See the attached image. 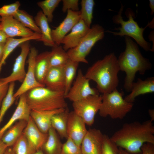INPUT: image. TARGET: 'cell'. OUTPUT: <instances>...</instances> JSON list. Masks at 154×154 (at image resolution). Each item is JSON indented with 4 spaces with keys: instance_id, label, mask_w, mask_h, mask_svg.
Instances as JSON below:
<instances>
[{
    "instance_id": "obj_1",
    "label": "cell",
    "mask_w": 154,
    "mask_h": 154,
    "mask_svg": "<svg viewBox=\"0 0 154 154\" xmlns=\"http://www.w3.org/2000/svg\"><path fill=\"white\" fill-rule=\"evenodd\" d=\"M119 147L131 154H141V148L145 143L154 144V126L148 120L142 122L125 123L110 137Z\"/></svg>"
},
{
    "instance_id": "obj_2",
    "label": "cell",
    "mask_w": 154,
    "mask_h": 154,
    "mask_svg": "<svg viewBox=\"0 0 154 154\" xmlns=\"http://www.w3.org/2000/svg\"><path fill=\"white\" fill-rule=\"evenodd\" d=\"M119 71L117 58L112 52L96 61L88 68L85 75L90 80L96 83L97 89L103 94L110 93L117 89Z\"/></svg>"
},
{
    "instance_id": "obj_3",
    "label": "cell",
    "mask_w": 154,
    "mask_h": 154,
    "mask_svg": "<svg viewBox=\"0 0 154 154\" xmlns=\"http://www.w3.org/2000/svg\"><path fill=\"white\" fill-rule=\"evenodd\" d=\"M126 44L125 50L121 53L117 61L120 71L126 74L123 87L127 92H130L136 74L139 72L144 75L151 68L149 60L142 54L137 43L127 36H125Z\"/></svg>"
},
{
    "instance_id": "obj_4",
    "label": "cell",
    "mask_w": 154,
    "mask_h": 154,
    "mask_svg": "<svg viewBox=\"0 0 154 154\" xmlns=\"http://www.w3.org/2000/svg\"><path fill=\"white\" fill-rule=\"evenodd\" d=\"M25 95L27 102L31 110L48 111L67 107L64 92L39 87L29 90Z\"/></svg>"
},
{
    "instance_id": "obj_5",
    "label": "cell",
    "mask_w": 154,
    "mask_h": 154,
    "mask_svg": "<svg viewBox=\"0 0 154 154\" xmlns=\"http://www.w3.org/2000/svg\"><path fill=\"white\" fill-rule=\"evenodd\" d=\"M121 5L118 13L114 15L112 18L113 22L117 24H120L121 27L115 28V30H119V32H114L107 31L106 32L111 33L115 36H127L133 38L137 44L145 51H151V44L144 38L143 33L147 27H140L137 22L134 19L135 17L134 12L130 9H127L125 12L128 19L125 21L122 16L124 6Z\"/></svg>"
},
{
    "instance_id": "obj_6",
    "label": "cell",
    "mask_w": 154,
    "mask_h": 154,
    "mask_svg": "<svg viewBox=\"0 0 154 154\" xmlns=\"http://www.w3.org/2000/svg\"><path fill=\"white\" fill-rule=\"evenodd\" d=\"M123 93L117 89L112 92L102 94V101L99 111L100 116L112 119H121L132 110L133 104L126 101L123 97Z\"/></svg>"
},
{
    "instance_id": "obj_7",
    "label": "cell",
    "mask_w": 154,
    "mask_h": 154,
    "mask_svg": "<svg viewBox=\"0 0 154 154\" xmlns=\"http://www.w3.org/2000/svg\"><path fill=\"white\" fill-rule=\"evenodd\" d=\"M105 32L104 29L100 25H92L78 45L67 51L69 59L79 63L88 64L86 56L95 44L103 38Z\"/></svg>"
},
{
    "instance_id": "obj_8",
    "label": "cell",
    "mask_w": 154,
    "mask_h": 154,
    "mask_svg": "<svg viewBox=\"0 0 154 154\" xmlns=\"http://www.w3.org/2000/svg\"><path fill=\"white\" fill-rule=\"evenodd\" d=\"M101 96L91 95L73 102L74 111L88 125L94 123L95 116L99 112L101 104Z\"/></svg>"
},
{
    "instance_id": "obj_9",
    "label": "cell",
    "mask_w": 154,
    "mask_h": 154,
    "mask_svg": "<svg viewBox=\"0 0 154 154\" xmlns=\"http://www.w3.org/2000/svg\"><path fill=\"white\" fill-rule=\"evenodd\" d=\"M90 81L83 74L82 70H78L75 80L65 96V98L73 102L90 96L99 95L100 92L97 89L90 86Z\"/></svg>"
},
{
    "instance_id": "obj_10",
    "label": "cell",
    "mask_w": 154,
    "mask_h": 154,
    "mask_svg": "<svg viewBox=\"0 0 154 154\" xmlns=\"http://www.w3.org/2000/svg\"><path fill=\"white\" fill-rule=\"evenodd\" d=\"M38 54L37 50L35 47L30 48L27 60L28 68L25 79L22 84L14 93L16 98L25 93L29 90L39 87H45L36 80L35 74V64L36 57Z\"/></svg>"
},
{
    "instance_id": "obj_11",
    "label": "cell",
    "mask_w": 154,
    "mask_h": 154,
    "mask_svg": "<svg viewBox=\"0 0 154 154\" xmlns=\"http://www.w3.org/2000/svg\"><path fill=\"white\" fill-rule=\"evenodd\" d=\"M19 46L21 48V52L15 60L11 73L8 76L0 79L4 83L9 84L16 81L22 83L25 77L26 60L31 48L29 42H25Z\"/></svg>"
},
{
    "instance_id": "obj_12",
    "label": "cell",
    "mask_w": 154,
    "mask_h": 154,
    "mask_svg": "<svg viewBox=\"0 0 154 154\" xmlns=\"http://www.w3.org/2000/svg\"><path fill=\"white\" fill-rule=\"evenodd\" d=\"M0 28L7 38L28 37L35 33L25 27L13 16L1 17Z\"/></svg>"
},
{
    "instance_id": "obj_13",
    "label": "cell",
    "mask_w": 154,
    "mask_h": 154,
    "mask_svg": "<svg viewBox=\"0 0 154 154\" xmlns=\"http://www.w3.org/2000/svg\"><path fill=\"white\" fill-rule=\"evenodd\" d=\"M104 135L98 129L87 130L80 146L83 154H101Z\"/></svg>"
},
{
    "instance_id": "obj_14",
    "label": "cell",
    "mask_w": 154,
    "mask_h": 154,
    "mask_svg": "<svg viewBox=\"0 0 154 154\" xmlns=\"http://www.w3.org/2000/svg\"><path fill=\"white\" fill-rule=\"evenodd\" d=\"M65 18L54 29L51 30L52 40L56 45H60L63 38L80 20L79 11L68 10Z\"/></svg>"
},
{
    "instance_id": "obj_15",
    "label": "cell",
    "mask_w": 154,
    "mask_h": 154,
    "mask_svg": "<svg viewBox=\"0 0 154 154\" xmlns=\"http://www.w3.org/2000/svg\"><path fill=\"white\" fill-rule=\"evenodd\" d=\"M86 124L83 120L74 111L69 112L67 129L68 137L80 147L87 131Z\"/></svg>"
},
{
    "instance_id": "obj_16",
    "label": "cell",
    "mask_w": 154,
    "mask_h": 154,
    "mask_svg": "<svg viewBox=\"0 0 154 154\" xmlns=\"http://www.w3.org/2000/svg\"><path fill=\"white\" fill-rule=\"evenodd\" d=\"M23 133L33 153L41 149L48 136L40 130L31 117Z\"/></svg>"
},
{
    "instance_id": "obj_17",
    "label": "cell",
    "mask_w": 154,
    "mask_h": 154,
    "mask_svg": "<svg viewBox=\"0 0 154 154\" xmlns=\"http://www.w3.org/2000/svg\"><path fill=\"white\" fill-rule=\"evenodd\" d=\"M17 107L11 117L0 129V139L5 132L17 121L24 120L28 122L30 116L31 110L27 102L25 93L19 97Z\"/></svg>"
},
{
    "instance_id": "obj_18",
    "label": "cell",
    "mask_w": 154,
    "mask_h": 154,
    "mask_svg": "<svg viewBox=\"0 0 154 154\" xmlns=\"http://www.w3.org/2000/svg\"><path fill=\"white\" fill-rule=\"evenodd\" d=\"M64 66L50 68L44 82L46 87L54 91L64 92L65 85Z\"/></svg>"
},
{
    "instance_id": "obj_19",
    "label": "cell",
    "mask_w": 154,
    "mask_h": 154,
    "mask_svg": "<svg viewBox=\"0 0 154 154\" xmlns=\"http://www.w3.org/2000/svg\"><path fill=\"white\" fill-rule=\"evenodd\" d=\"M90 28L80 19L62 40L61 44H63V49L67 51L76 46Z\"/></svg>"
},
{
    "instance_id": "obj_20",
    "label": "cell",
    "mask_w": 154,
    "mask_h": 154,
    "mask_svg": "<svg viewBox=\"0 0 154 154\" xmlns=\"http://www.w3.org/2000/svg\"><path fill=\"white\" fill-rule=\"evenodd\" d=\"M66 108L44 111L31 110L30 116L40 130L44 133H48L51 127V121L52 117L64 111Z\"/></svg>"
},
{
    "instance_id": "obj_21",
    "label": "cell",
    "mask_w": 154,
    "mask_h": 154,
    "mask_svg": "<svg viewBox=\"0 0 154 154\" xmlns=\"http://www.w3.org/2000/svg\"><path fill=\"white\" fill-rule=\"evenodd\" d=\"M130 92L124 99L128 102L133 103L137 96L154 92V78L149 77L144 80L138 78L136 82L132 84Z\"/></svg>"
},
{
    "instance_id": "obj_22",
    "label": "cell",
    "mask_w": 154,
    "mask_h": 154,
    "mask_svg": "<svg viewBox=\"0 0 154 154\" xmlns=\"http://www.w3.org/2000/svg\"><path fill=\"white\" fill-rule=\"evenodd\" d=\"M34 19L41 34V38L37 41L42 42L47 46L52 47L56 46L52 38V30L49 26L48 20L41 11L37 12Z\"/></svg>"
},
{
    "instance_id": "obj_23",
    "label": "cell",
    "mask_w": 154,
    "mask_h": 154,
    "mask_svg": "<svg viewBox=\"0 0 154 154\" xmlns=\"http://www.w3.org/2000/svg\"><path fill=\"white\" fill-rule=\"evenodd\" d=\"M50 55L51 51H45L38 54L36 58L35 64L36 78L38 82L43 85L45 77L50 68Z\"/></svg>"
},
{
    "instance_id": "obj_24",
    "label": "cell",
    "mask_w": 154,
    "mask_h": 154,
    "mask_svg": "<svg viewBox=\"0 0 154 154\" xmlns=\"http://www.w3.org/2000/svg\"><path fill=\"white\" fill-rule=\"evenodd\" d=\"M27 123L24 120L15 122L5 132L1 140L8 147L12 146L22 134Z\"/></svg>"
},
{
    "instance_id": "obj_25",
    "label": "cell",
    "mask_w": 154,
    "mask_h": 154,
    "mask_svg": "<svg viewBox=\"0 0 154 154\" xmlns=\"http://www.w3.org/2000/svg\"><path fill=\"white\" fill-rule=\"evenodd\" d=\"M41 37V33H35L33 35L28 37L19 38H7L5 43L3 58L0 64V73L2 66L5 63L6 59L17 46H19L20 44L26 41L33 40L37 41L40 39Z\"/></svg>"
},
{
    "instance_id": "obj_26",
    "label": "cell",
    "mask_w": 154,
    "mask_h": 154,
    "mask_svg": "<svg viewBox=\"0 0 154 154\" xmlns=\"http://www.w3.org/2000/svg\"><path fill=\"white\" fill-rule=\"evenodd\" d=\"M48 134L47 138L41 149L45 154H60L63 144L58 133L51 127L49 129Z\"/></svg>"
},
{
    "instance_id": "obj_27",
    "label": "cell",
    "mask_w": 154,
    "mask_h": 154,
    "mask_svg": "<svg viewBox=\"0 0 154 154\" xmlns=\"http://www.w3.org/2000/svg\"><path fill=\"white\" fill-rule=\"evenodd\" d=\"M69 111L68 107L65 110L54 115L52 117L51 124L53 128L61 137L68 138L67 129Z\"/></svg>"
},
{
    "instance_id": "obj_28",
    "label": "cell",
    "mask_w": 154,
    "mask_h": 154,
    "mask_svg": "<svg viewBox=\"0 0 154 154\" xmlns=\"http://www.w3.org/2000/svg\"><path fill=\"white\" fill-rule=\"evenodd\" d=\"M52 48L50 58V68L64 66L70 59L67 52L60 45H56Z\"/></svg>"
},
{
    "instance_id": "obj_29",
    "label": "cell",
    "mask_w": 154,
    "mask_h": 154,
    "mask_svg": "<svg viewBox=\"0 0 154 154\" xmlns=\"http://www.w3.org/2000/svg\"><path fill=\"white\" fill-rule=\"evenodd\" d=\"M79 63L69 59L64 66L65 80V96L70 88L75 77Z\"/></svg>"
},
{
    "instance_id": "obj_30",
    "label": "cell",
    "mask_w": 154,
    "mask_h": 154,
    "mask_svg": "<svg viewBox=\"0 0 154 154\" xmlns=\"http://www.w3.org/2000/svg\"><path fill=\"white\" fill-rule=\"evenodd\" d=\"M95 2L93 0H82L80 12V19L90 28L93 18V11Z\"/></svg>"
},
{
    "instance_id": "obj_31",
    "label": "cell",
    "mask_w": 154,
    "mask_h": 154,
    "mask_svg": "<svg viewBox=\"0 0 154 154\" xmlns=\"http://www.w3.org/2000/svg\"><path fill=\"white\" fill-rule=\"evenodd\" d=\"M13 17L26 27L35 33H41L32 16L25 10L19 9Z\"/></svg>"
},
{
    "instance_id": "obj_32",
    "label": "cell",
    "mask_w": 154,
    "mask_h": 154,
    "mask_svg": "<svg viewBox=\"0 0 154 154\" xmlns=\"http://www.w3.org/2000/svg\"><path fill=\"white\" fill-rule=\"evenodd\" d=\"M61 0H45L37 3L38 6L41 9L43 14L46 17L48 23L52 22L53 13Z\"/></svg>"
},
{
    "instance_id": "obj_33",
    "label": "cell",
    "mask_w": 154,
    "mask_h": 154,
    "mask_svg": "<svg viewBox=\"0 0 154 154\" xmlns=\"http://www.w3.org/2000/svg\"><path fill=\"white\" fill-rule=\"evenodd\" d=\"M15 86V82L9 84L7 93L2 101L0 108V125L5 113L16 100L14 97Z\"/></svg>"
},
{
    "instance_id": "obj_34",
    "label": "cell",
    "mask_w": 154,
    "mask_h": 154,
    "mask_svg": "<svg viewBox=\"0 0 154 154\" xmlns=\"http://www.w3.org/2000/svg\"><path fill=\"white\" fill-rule=\"evenodd\" d=\"M12 146L14 154H32L34 153L23 133Z\"/></svg>"
},
{
    "instance_id": "obj_35",
    "label": "cell",
    "mask_w": 154,
    "mask_h": 154,
    "mask_svg": "<svg viewBox=\"0 0 154 154\" xmlns=\"http://www.w3.org/2000/svg\"><path fill=\"white\" fill-rule=\"evenodd\" d=\"M60 154H83L80 147L78 146L70 138L68 137L63 144Z\"/></svg>"
},
{
    "instance_id": "obj_36",
    "label": "cell",
    "mask_w": 154,
    "mask_h": 154,
    "mask_svg": "<svg viewBox=\"0 0 154 154\" xmlns=\"http://www.w3.org/2000/svg\"><path fill=\"white\" fill-rule=\"evenodd\" d=\"M119 150V147L110 137L104 134L101 154H118Z\"/></svg>"
},
{
    "instance_id": "obj_37",
    "label": "cell",
    "mask_w": 154,
    "mask_h": 154,
    "mask_svg": "<svg viewBox=\"0 0 154 154\" xmlns=\"http://www.w3.org/2000/svg\"><path fill=\"white\" fill-rule=\"evenodd\" d=\"M20 5V2L17 1L11 4L3 5L0 8V17H13L19 9Z\"/></svg>"
},
{
    "instance_id": "obj_38",
    "label": "cell",
    "mask_w": 154,
    "mask_h": 154,
    "mask_svg": "<svg viewBox=\"0 0 154 154\" xmlns=\"http://www.w3.org/2000/svg\"><path fill=\"white\" fill-rule=\"evenodd\" d=\"M62 10L64 13L68 10L79 11L78 0H63Z\"/></svg>"
},
{
    "instance_id": "obj_39",
    "label": "cell",
    "mask_w": 154,
    "mask_h": 154,
    "mask_svg": "<svg viewBox=\"0 0 154 154\" xmlns=\"http://www.w3.org/2000/svg\"><path fill=\"white\" fill-rule=\"evenodd\" d=\"M9 84H5L0 80V108L2 101L7 93Z\"/></svg>"
},
{
    "instance_id": "obj_40",
    "label": "cell",
    "mask_w": 154,
    "mask_h": 154,
    "mask_svg": "<svg viewBox=\"0 0 154 154\" xmlns=\"http://www.w3.org/2000/svg\"><path fill=\"white\" fill-rule=\"evenodd\" d=\"M141 149V154H154V144L148 143H145Z\"/></svg>"
},
{
    "instance_id": "obj_41",
    "label": "cell",
    "mask_w": 154,
    "mask_h": 154,
    "mask_svg": "<svg viewBox=\"0 0 154 154\" xmlns=\"http://www.w3.org/2000/svg\"><path fill=\"white\" fill-rule=\"evenodd\" d=\"M8 147L0 139V154H4Z\"/></svg>"
},
{
    "instance_id": "obj_42",
    "label": "cell",
    "mask_w": 154,
    "mask_h": 154,
    "mask_svg": "<svg viewBox=\"0 0 154 154\" xmlns=\"http://www.w3.org/2000/svg\"><path fill=\"white\" fill-rule=\"evenodd\" d=\"M1 17H0V20ZM7 37L0 28V43L5 42Z\"/></svg>"
},
{
    "instance_id": "obj_43",
    "label": "cell",
    "mask_w": 154,
    "mask_h": 154,
    "mask_svg": "<svg viewBox=\"0 0 154 154\" xmlns=\"http://www.w3.org/2000/svg\"><path fill=\"white\" fill-rule=\"evenodd\" d=\"M5 43H0V64L1 62L3 55V52Z\"/></svg>"
},
{
    "instance_id": "obj_44",
    "label": "cell",
    "mask_w": 154,
    "mask_h": 154,
    "mask_svg": "<svg viewBox=\"0 0 154 154\" xmlns=\"http://www.w3.org/2000/svg\"><path fill=\"white\" fill-rule=\"evenodd\" d=\"M149 6L151 9V15H152L154 13V0H149Z\"/></svg>"
},
{
    "instance_id": "obj_45",
    "label": "cell",
    "mask_w": 154,
    "mask_h": 154,
    "mask_svg": "<svg viewBox=\"0 0 154 154\" xmlns=\"http://www.w3.org/2000/svg\"><path fill=\"white\" fill-rule=\"evenodd\" d=\"M148 113L151 117L150 120L153 122L154 120V109H149Z\"/></svg>"
},
{
    "instance_id": "obj_46",
    "label": "cell",
    "mask_w": 154,
    "mask_h": 154,
    "mask_svg": "<svg viewBox=\"0 0 154 154\" xmlns=\"http://www.w3.org/2000/svg\"><path fill=\"white\" fill-rule=\"evenodd\" d=\"M4 154H14L12 148L8 147L6 150Z\"/></svg>"
},
{
    "instance_id": "obj_47",
    "label": "cell",
    "mask_w": 154,
    "mask_h": 154,
    "mask_svg": "<svg viewBox=\"0 0 154 154\" xmlns=\"http://www.w3.org/2000/svg\"><path fill=\"white\" fill-rule=\"evenodd\" d=\"M118 154H131L125 151L123 149L119 147V153Z\"/></svg>"
},
{
    "instance_id": "obj_48",
    "label": "cell",
    "mask_w": 154,
    "mask_h": 154,
    "mask_svg": "<svg viewBox=\"0 0 154 154\" xmlns=\"http://www.w3.org/2000/svg\"><path fill=\"white\" fill-rule=\"evenodd\" d=\"M32 154H45L42 149L38 150Z\"/></svg>"
},
{
    "instance_id": "obj_49",
    "label": "cell",
    "mask_w": 154,
    "mask_h": 154,
    "mask_svg": "<svg viewBox=\"0 0 154 154\" xmlns=\"http://www.w3.org/2000/svg\"><path fill=\"white\" fill-rule=\"evenodd\" d=\"M153 23H154V19L150 23H149L147 25V27H149L152 28H154V26L153 25Z\"/></svg>"
}]
</instances>
